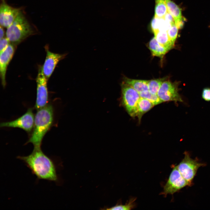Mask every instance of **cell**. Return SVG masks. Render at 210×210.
<instances>
[{"instance_id":"cell-1","label":"cell","mask_w":210,"mask_h":210,"mask_svg":"<svg viewBox=\"0 0 210 210\" xmlns=\"http://www.w3.org/2000/svg\"><path fill=\"white\" fill-rule=\"evenodd\" d=\"M17 158L23 162L36 176L37 180H43L59 183L58 165L56 159L46 155L41 148H34L28 155L19 156Z\"/></svg>"},{"instance_id":"cell-2","label":"cell","mask_w":210,"mask_h":210,"mask_svg":"<svg viewBox=\"0 0 210 210\" xmlns=\"http://www.w3.org/2000/svg\"><path fill=\"white\" fill-rule=\"evenodd\" d=\"M53 120V110L51 105L47 104L37 110L33 132L27 143H32L34 148H41L43 137L50 127Z\"/></svg>"},{"instance_id":"cell-3","label":"cell","mask_w":210,"mask_h":210,"mask_svg":"<svg viewBox=\"0 0 210 210\" xmlns=\"http://www.w3.org/2000/svg\"><path fill=\"white\" fill-rule=\"evenodd\" d=\"M34 31L21 10L7 28L6 37L12 44L17 45L33 34Z\"/></svg>"},{"instance_id":"cell-4","label":"cell","mask_w":210,"mask_h":210,"mask_svg":"<svg viewBox=\"0 0 210 210\" xmlns=\"http://www.w3.org/2000/svg\"><path fill=\"white\" fill-rule=\"evenodd\" d=\"M184 154V158L177 167L181 175L191 186L198 169L205 164L199 162L197 159L191 158L187 151H185Z\"/></svg>"},{"instance_id":"cell-5","label":"cell","mask_w":210,"mask_h":210,"mask_svg":"<svg viewBox=\"0 0 210 210\" xmlns=\"http://www.w3.org/2000/svg\"><path fill=\"white\" fill-rule=\"evenodd\" d=\"M121 86L123 105L131 116H136L137 105L141 97L139 93L123 82Z\"/></svg>"},{"instance_id":"cell-6","label":"cell","mask_w":210,"mask_h":210,"mask_svg":"<svg viewBox=\"0 0 210 210\" xmlns=\"http://www.w3.org/2000/svg\"><path fill=\"white\" fill-rule=\"evenodd\" d=\"M190 186L183 178L177 167L174 166L169 179L164 187L161 195L166 197L168 194H173L186 186Z\"/></svg>"},{"instance_id":"cell-7","label":"cell","mask_w":210,"mask_h":210,"mask_svg":"<svg viewBox=\"0 0 210 210\" xmlns=\"http://www.w3.org/2000/svg\"><path fill=\"white\" fill-rule=\"evenodd\" d=\"M37 83L36 97L35 107L38 110L46 106L48 101L47 80L43 73L42 66H40L36 79Z\"/></svg>"},{"instance_id":"cell-8","label":"cell","mask_w":210,"mask_h":210,"mask_svg":"<svg viewBox=\"0 0 210 210\" xmlns=\"http://www.w3.org/2000/svg\"><path fill=\"white\" fill-rule=\"evenodd\" d=\"M159 98L163 102H183L178 91L177 84L169 80H165L162 84L157 93Z\"/></svg>"},{"instance_id":"cell-9","label":"cell","mask_w":210,"mask_h":210,"mask_svg":"<svg viewBox=\"0 0 210 210\" xmlns=\"http://www.w3.org/2000/svg\"><path fill=\"white\" fill-rule=\"evenodd\" d=\"M34 118L32 108H29L24 114L13 121L1 123V127H18L30 132L34 127Z\"/></svg>"},{"instance_id":"cell-10","label":"cell","mask_w":210,"mask_h":210,"mask_svg":"<svg viewBox=\"0 0 210 210\" xmlns=\"http://www.w3.org/2000/svg\"><path fill=\"white\" fill-rule=\"evenodd\" d=\"M0 6V24L3 27L7 28L12 23L21 9L12 7L2 0Z\"/></svg>"},{"instance_id":"cell-11","label":"cell","mask_w":210,"mask_h":210,"mask_svg":"<svg viewBox=\"0 0 210 210\" xmlns=\"http://www.w3.org/2000/svg\"><path fill=\"white\" fill-rule=\"evenodd\" d=\"M66 55V54L55 53L48 50L46 51V55L42 69L44 75L47 80L50 77L58 62Z\"/></svg>"},{"instance_id":"cell-12","label":"cell","mask_w":210,"mask_h":210,"mask_svg":"<svg viewBox=\"0 0 210 210\" xmlns=\"http://www.w3.org/2000/svg\"><path fill=\"white\" fill-rule=\"evenodd\" d=\"M15 52L13 45L10 44L4 50L0 52V75L2 84H6V75L7 66L12 59Z\"/></svg>"},{"instance_id":"cell-13","label":"cell","mask_w":210,"mask_h":210,"mask_svg":"<svg viewBox=\"0 0 210 210\" xmlns=\"http://www.w3.org/2000/svg\"><path fill=\"white\" fill-rule=\"evenodd\" d=\"M167 11L173 17L175 24L178 28L183 26V20L181 9L175 3L171 0H166Z\"/></svg>"},{"instance_id":"cell-14","label":"cell","mask_w":210,"mask_h":210,"mask_svg":"<svg viewBox=\"0 0 210 210\" xmlns=\"http://www.w3.org/2000/svg\"><path fill=\"white\" fill-rule=\"evenodd\" d=\"M123 82L132 87L139 93L148 90V80L132 79L125 77Z\"/></svg>"},{"instance_id":"cell-15","label":"cell","mask_w":210,"mask_h":210,"mask_svg":"<svg viewBox=\"0 0 210 210\" xmlns=\"http://www.w3.org/2000/svg\"><path fill=\"white\" fill-rule=\"evenodd\" d=\"M148 47L153 56L162 58L165 54L169 50L167 48L160 45L154 37L150 41Z\"/></svg>"},{"instance_id":"cell-16","label":"cell","mask_w":210,"mask_h":210,"mask_svg":"<svg viewBox=\"0 0 210 210\" xmlns=\"http://www.w3.org/2000/svg\"><path fill=\"white\" fill-rule=\"evenodd\" d=\"M151 26L154 33L158 31H167L172 25L166 21L164 18H158L154 16L152 20Z\"/></svg>"},{"instance_id":"cell-17","label":"cell","mask_w":210,"mask_h":210,"mask_svg":"<svg viewBox=\"0 0 210 210\" xmlns=\"http://www.w3.org/2000/svg\"><path fill=\"white\" fill-rule=\"evenodd\" d=\"M154 34L157 41L162 46L169 50L174 46L175 44L170 39L167 31H158L154 33Z\"/></svg>"},{"instance_id":"cell-18","label":"cell","mask_w":210,"mask_h":210,"mask_svg":"<svg viewBox=\"0 0 210 210\" xmlns=\"http://www.w3.org/2000/svg\"><path fill=\"white\" fill-rule=\"evenodd\" d=\"M155 105L148 99L140 97L137 106V115L140 120L143 115L150 110Z\"/></svg>"},{"instance_id":"cell-19","label":"cell","mask_w":210,"mask_h":210,"mask_svg":"<svg viewBox=\"0 0 210 210\" xmlns=\"http://www.w3.org/2000/svg\"><path fill=\"white\" fill-rule=\"evenodd\" d=\"M154 16L158 18H164L168 12L166 0H155Z\"/></svg>"},{"instance_id":"cell-20","label":"cell","mask_w":210,"mask_h":210,"mask_svg":"<svg viewBox=\"0 0 210 210\" xmlns=\"http://www.w3.org/2000/svg\"><path fill=\"white\" fill-rule=\"evenodd\" d=\"M165 78H162L148 80V91L151 93L157 94L159 88Z\"/></svg>"},{"instance_id":"cell-21","label":"cell","mask_w":210,"mask_h":210,"mask_svg":"<svg viewBox=\"0 0 210 210\" xmlns=\"http://www.w3.org/2000/svg\"><path fill=\"white\" fill-rule=\"evenodd\" d=\"M139 94L141 97L148 99L152 102L155 105L162 102L157 94H152L148 90L142 92L140 93Z\"/></svg>"},{"instance_id":"cell-22","label":"cell","mask_w":210,"mask_h":210,"mask_svg":"<svg viewBox=\"0 0 210 210\" xmlns=\"http://www.w3.org/2000/svg\"><path fill=\"white\" fill-rule=\"evenodd\" d=\"M136 200L135 198H132L129 200L128 202L125 204H117L115 206L107 208V210H131L132 209L134 206V202Z\"/></svg>"},{"instance_id":"cell-23","label":"cell","mask_w":210,"mask_h":210,"mask_svg":"<svg viewBox=\"0 0 210 210\" xmlns=\"http://www.w3.org/2000/svg\"><path fill=\"white\" fill-rule=\"evenodd\" d=\"M178 29V28L174 24L172 25L167 31L170 39L174 44L177 37Z\"/></svg>"},{"instance_id":"cell-24","label":"cell","mask_w":210,"mask_h":210,"mask_svg":"<svg viewBox=\"0 0 210 210\" xmlns=\"http://www.w3.org/2000/svg\"><path fill=\"white\" fill-rule=\"evenodd\" d=\"M10 41L6 37H4L1 39L0 41V52L5 50L10 44Z\"/></svg>"},{"instance_id":"cell-25","label":"cell","mask_w":210,"mask_h":210,"mask_svg":"<svg viewBox=\"0 0 210 210\" xmlns=\"http://www.w3.org/2000/svg\"><path fill=\"white\" fill-rule=\"evenodd\" d=\"M202 96L204 100L208 102L210 101V88H204L202 91Z\"/></svg>"},{"instance_id":"cell-26","label":"cell","mask_w":210,"mask_h":210,"mask_svg":"<svg viewBox=\"0 0 210 210\" xmlns=\"http://www.w3.org/2000/svg\"><path fill=\"white\" fill-rule=\"evenodd\" d=\"M164 18L166 21L170 23L172 25L175 24L173 17L168 12L166 14Z\"/></svg>"},{"instance_id":"cell-27","label":"cell","mask_w":210,"mask_h":210,"mask_svg":"<svg viewBox=\"0 0 210 210\" xmlns=\"http://www.w3.org/2000/svg\"><path fill=\"white\" fill-rule=\"evenodd\" d=\"M3 27L0 26V39L4 38V31L3 28Z\"/></svg>"}]
</instances>
